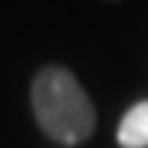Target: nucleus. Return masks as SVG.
Here are the masks:
<instances>
[{
  "label": "nucleus",
  "instance_id": "1",
  "mask_svg": "<svg viewBox=\"0 0 148 148\" xmlns=\"http://www.w3.org/2000/svg\"><path fill=\"white\" fill-rule=\"evenodd\" d=\"M33 115L45 136L60 145H79L94 133L97 115L70 70L64 66H45L36 73L30 88Z\"/></svg>",
  "mask_w": 148,
  "mask_h": 148
},
{
  "label": "nucleus",
  "instance_id": "2",
  "mask_svg": "<svg viewBox=\"0 0 148 148\" xmlns=\"http://www.w3.org/2000/svg\"><path fill=\"white\" fill-rule=\"evenodd\" d=\"M118 145L121 148H148V100L127 109L118 124Z\"/></svg>",
  "mask_w": 148,
  "mask_h": 148
}]
</instances>
